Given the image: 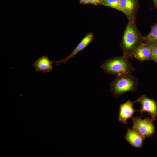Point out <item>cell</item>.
Returning <instances> with one entry per match:
<instances>
[{
  "label": "cell",
  "instance_id": "9c48e42d",
  "mask_svg": "<svg viewBox=\"0 0 157 157\" xmlns=\"http://www.w3.org/2000/svg\"><path fill=\"white\" fill-rule=\"evenodd\" d=\"M54 61L50 60L48 56H43L34 62L33 66L36 72H42L43 73L49 72L53 69L52 64Z\"/></svg>",
  "mask_w": 157,
  "mask_h": 157
},
{
  "label": "cell",
  "instance_id": "e0dca14e",
  "mask_svg": "<svg viewBox=\"0 0 157 157\" xmlns=\"http://www.w3.org/2000/svg\"><path fill=\"white\" fill-rule=\"evenodd\" d=\"M152 0L154 3L155 7L157 9V0Z\"/></svg>",
  "mask_w": 157,
  "mask_h": 157
},
{
  "label": "cell",
  "instance_id": "5bb4252c",
  "mask_svg": "<svg viewBox=\"0 0 157 157\" xmlns=\"http://www.w3.org/2000/svg\"><path fill=\"white\" fill-rule=\"evenodd\" d=\"M151 60L157 63V45L152 47Z\"/></svg>",
  "mask_w": 157,
  "mask_h": 157
},
{
  "label": "cell",
  "instance_id": "9a60e30c",
  "mask_svg": "<svg viewBox=\"0 0 157 157\" xmlns=\"http://www.w3.org/2000/svg\"><path fill=\"white\" fill-rule=\"evenodd\" d=\"M102 0H89L88 3H92L93 4H97L100 3Z\"/></svg>",
  "mask_w": 157,
  "mask_h": 157
},
{
  "label": "cell",
  "instance_id": "30bf717a",
  "mask_svg": "<svg viewBox=\"0 0 157 157\" xmlns=\"http://www.w3.org/2000/svg\"><path fill=\"white\" fill-rule=\"evenodd\" d=\"M125 138L131 146L136 148H140L143 145L145 139L135 130L127 129Z\"/></svg>",
  "mask_w": 157,
  "mask_h": 157
},
{
  "label": "cell",
  "instance_id": "8fae6325",
  "mask_svg": "<svg viewBox=\"0 0 157 157\" xmlns=\"http://www.w3.org/2000/svg\"><path fill=\"white\" fill-rule=\"evenodd\" d=\"M92 38L93 35L92 33L87 35L81 40L70 55L64 59L55 61V63H56V65L62 63L65 64L68 60L85 48L91 42Z\"/></svg>",
  "mask_w": 157,
  "mask_h": 157
},
{
  "label": "cell",
  "instance_id": "6da1fadb",
  "mask_svg": "<svg viewBox=\"0 0 157 157\" xmlns=\"http://www.w3.org/2000/svg\"><path fill=\"white\" fill-rule=\"evenodd\" d=\"M128 22L125 28L121 44L123 55L131 57L135 48L143 42V37L138 29L135 19L128 18Z\"/></svg>",
  "mask_w": 157,
  "mask_h": 157
},
{
  "label": "cell",
  "instance_id": "8992f818",
  "mask_svg": "<svg viewBox=\"0 0 157 157\" xmlns=\"http://www.w3.org/2000/svg\"><path fill=\"white\" fill-rule=\"evenodd\" d=\"M134 103L139 102L142 105V108L138 111L142 115L144 112H147L154 118L157 115V105L153 100L149 99L145 95H142Z\"/></svg>",
  "mask_w": 157,
  "mask_h": 157
},
{
  "label": "cell",
  "instance_id": "4fadbf2b",
  "mask_svg": "<svg viewBox=\"0 0 157 157\" xmlns=\"http://www.w3.org/2000/svg\"><path fill=\"white\" fill-rule=\"evenodd\" d=\"M100 4L121 11L119 3V0H102Z\"/></svg>",
  "mask_w": 157,
  "mask_h": 157
},
{
  "label": "cell",
  "instance_id": "2e32d148",
  "mask_svg": "<svg viewBox=\"0 0 157 157\" xmlns=\"http://www.w3.org/2000/svg\"><path fill=\"white\" fill-rule=\"evenodd\" d=\"M89 0H80V2L82 3H88Z\"/></svg>",
  "mask_w": 157,
  "mask_h": 157
},
{
  "label": "cell",
  "instance_id": "3957f363",
  "mask_svg": "<svg viewBox=\"0 0 157 157\" xmlns=\"http://www.w3.org/2000/svg\"><path fill=\"white\" fill-rule=\"evenodd\" d=\"M138 84L137 79L132 74L118 76L110 83V90L117 97L127 92L136 90Z\"/></svg>",
  "mask_w": 157,
  "mask_h": 157
},
{
  "label": "cell",
  "instance_id": "7c38bea8",
  "mask_svg": "<svg viewBox=\"0 0 157 157\" xmlns=\"http://www.w3.org/2000/svg\"><path fill=\"white\" fill-rule=\"evenodd\" d=\"M143 42L153 46L157 45V22L152 25L150 32L146 36L143 37Z\"/></svg>",
  "mask_w": 157,
  "mask_h": 157
},
{
  "label": "cell",
  "instance_id": "5b68a950",
  "mask_svg": "<svg viewBox=\"0 0 157 157\" xmlns=\"http://www.w3.org/2000/svg\"><path fill=\"white\" fill-rule=\"evenodd\" d=\"M152 47L143 42H142L134 49L131 58L140 61L151 60Z\"/></svg>",
  "mask_w": 157,
  "mask_h": 157
},
{
  "label": "cell",
  "instance_id": "52a82bcc",
  "mask_svg": "<svg viewBox=\"0 0 157 157\" xmlns=\"http://www.w3.org/2000/svg\"><path fill=\"white\" fill-rule=\"evenodd\" d=\"M121 12L125 13L128 18L135 19V16L139 7L138 0H119Z\"/></svg>",
  "mask_w": 157,
  "mask_h": 157
},
{
  "label": "cell",
  "instance_id": "277c9868",
  "mask_svg": "<svg viewBox=\"0 0 157 157\" xmlns=\"http://www.w3.org/2000/svg\"><path fill=\"white\" fill-rule=\"evenodd\" d=\"M133 129L135 130L144 138L152 135L154 133V126L149 118L142 119L136 117L132 118Z\"/></svg>",
  "mask_w": 157,
  "mask_h": 157
},
{
  "label": "cell",
  "instance_id": "ba28073f",
  "mask_svg": "<svg viewBox=\"0 0 157 157\" xmlns=\"http://www.w3.org/2000/svg\"><path fill=\"white\" fill-rule=\"evenodd\" d=\"M134 103L129 100L120 105L119 115L118 119L119 122L127 124V120L132 117L136 111L133 106Z\"/></svg>",
  "mask_w": 157,
  "mask_h": 157
},
{
  "label": "cell",
  "instance_id": "7a4b0ae2",
  "mask_svg": "<svg viewBox=\"0 0 157 157\" xmlns=\"http://www.w3.org/2000/svg\"><path fill=\"white\" fill-rule=\"evenodd\" d=\"M128 59L123 55L114 57L106 60L100 67L105 74L116 76L132 74L134 69Z\"/></svg>",
  "mask_w": 157,
  "mask_h": 157
}]
</instances>
